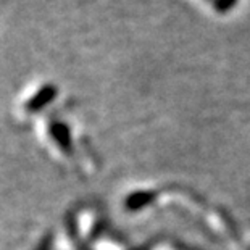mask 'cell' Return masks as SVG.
I'll return each instance as SVG.
<instances>
[{
  "mask_svg": "<svg viewBox=\"0 0 250 250\" xmlns=\"http://www.w3.org/2000/svg\"><path fill=\"white\" fill-rule=\"evenodd\" d=\"M57 94H58L57 86H54V84H44V86L31 95L29 100L26 102V105H24L26 111H29V113H37V111L44 110L47 105H50L54 102Z\"/></svg>",
  "mask_w": 250,
  "mask_h": 250,
  "instance_id": "1",
  "label": "cell"
},
{
  "mask_svg": "<svg viewBox=\"0 0 250 250\" xmlns=\"http://www.w3.org/2000/svg\"><path fill=\"white\" fill-rule=\"evenodd\" d=\"M49 132L52 141L57 144V147L60 148L63 153L70 155L73 152V136L70 126L63 121H52L49 126Z\"/></svg>",
  "mask_w": 250,
  "mask_h": 250,
  "instance_id": "2",
  "label": "cell"
},
{
  "mask_svg": "<svg viewBox=\"0 0 250 250\" xmlns=\"http://www.w3.org/2000/svg\"><path fill=\"white\" fill-rule=\"evenodd\" d=\"M157 199V194L152 190H134V192L127 194L125 199V207L129 211H141L152 205Z\"/></svg>",
  "mask_w": 250,
  "mask_h": 250,
  "instance_id": "3",
  "label": "cell"
},
{
  "mask_svg": "<svg viewBox=\"0 0 250 250\" xmlns=\"http://www.w3.org/2000/svg\"><path fill=\"white\" fill-rule=\"evenodd\" d=\"M237 0H215L213 2V7L218 13H228L236 7Z\"/></svg>",
  "mask_w": 250,
  "mask_h": 250,
  "instance_id": "4",
  "label": "cell"
},
{
  "mask_svg": "<svg viewBox=\"0 0 250 250\" xmlns=\"http://www.w3.org/2000/svg\"><path fill=\"white\" fill-rule=\"evenodd\" d=\"M52 247H54V234L49 232L41 239V242L37 244L36 250H52Z\"/></svg>",
  "mask_w": 250,
  "mask_h": 250,
  "instance_id": "5",
  "label": "cell"
},
{
  "mask_svg": "<svg viewBox=\"0 0 250 250\" xmlns=\"http://www.w3.org/2000/svg\"><path fill=\"white\" fill-rule=\"evenodd\" d=\"M213 2H215V0H213Z\"/></svg>",
  "mask_w": 250,
  "mask_h": 250,
  "instance_id": "6",
  "label": "cell"
}]
</instances>
